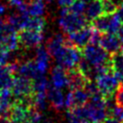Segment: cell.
I'll use <instances>...</instances> for the list:
<instances>
[{"mask_svg": "<svg viewBox=\"0 0 123 123\" xmlns=\"http://www.w3.org/2000/svg\"><path fill=\"white\" fill-rule=\"evenodd\" d=\"M59 65L62 66L66 70L77 67L78 63L83 58L82 50L71 45L62 46L53 57Z\"/></svg>", "mask_w": 123, "mask_h": 123, "instance_id": "obj_1", "label": "cell"}, {"mask_svg": "<svg viewBox=\"0 0 123 123\" xmlns=\"http://www.w3.org/2000/svg\"><path fill=\"white\" fill-rule=\"evenodd\" d=\"M86 20L87 18L83 14H77L68 8H62L59 18V25L63 32L70 34L86 26Z\"/></svg>", "mask_w": 123, "mask_h": 123, "instance_id": "obj_2", "label": "cell"}, {"mask_svg": "<svg viewBox=\"0 0 123 123\" xmlns=\"http://www.w3.org/2000/svg\"><path fill=\"white\" fill-rule=\"evenodd\" d=\"M95 82L97 84L99 91L105 98L112 97L115 94L118 86H120V81L116 78L112 71L97 77L95 79Z\"/></svg>", "mask_w": 123, "mask_h": 123, "instance_id": "obj_3", "label": "cell"}, {"mask_svg": "<svg viewBox=\"0 0 123 123\" xmlns=\"http://www.w3.org/2000/svg\"><path fill=\"white\" fill-rule=\"evenodd\" d=\"M81 50H82L83 57L92 66L107 63L110 62L109 53H107L100 45H95V44L89 43Z\"/></svg>", "mask_w": 123, "mask_h": 123, "instance_id": "obj_4", "label": "cell"}, {"mask_svg": "<svg viewBox=\"0 0 123 123\" xmlns=\"http://www.w3.org/2000/svg\"><path fill=\"white\" fill-rule=\"evenodd\" d=\"M93 32L92 26H85L84 28L68 34L66 38V44L75 46L79 49H83L90 42V37Z\"/></svg>", "mask_w": 123, "mask_h": 123, "instance_id": "obj_5", "label": "cell"}, {"mask_svg": "<svg viewBox=\"0 0 123 123\" xmlns=\"http://www.w3.org/2000/svg\"><path fill=\"white\" fill-rule=\"evenodd\" d=\"M89 94L85 88H78L74 90H70L64 100V107L68 110H72L76 107L85 106L89 101Z\"/></svg>", "mask_w": 123, "mask_h": 123, "instance_id": "obj_6", "label": "cell"}, {"mask_svg": "<svg viewBox=\"0 0 123 123\" xmlns=\"http://www.w3.org/2000/svg\"><path fill=\"white\" fill-rule=\"evenodd\" d=\"M12 91L13 96H15V98L34 95L35 92H34L33 80L26 77H22V76L15 77Z\"/></svg>", "mask_w": 123, "mask_h": 123, "instance_id": "obj_7", "label": "cell"}, {"mask_svg": "<svg viewBox=\"0 0 123 123\" xmlns=\"http://www.w3.org/2000/svg\"><path fill=\"white\" fill-rule=\"evenodd\" d=\"M19 44L26 48H32L36 46H39V44L43 40L42 32H37L32 30H21L18 33Z\"/></svg>", "mask_w": 123, "mask_h": 123, "instance_id": "obj_8", "label": "cell"}, {"mask_svg": "<svg viewBox=\"0 0 123 123\" xmlns=\"http://www.w3.org/2000/svg\"><path fill=\"white\" fill-rule=\"evenodd\" d=\"M121 40L116 34L104 33L101 36L99 45L109 54L112 55L114 53L119 52L121 46Z\"/></svg>", "mask_w": 123, "mask_h": 123, "instance_id": "obj_9", "label": "cell"}, {"mask_svg": "<svg viewBox=\"0 0 123 123\" xmlns=\"http://www.w3.org/2000/svg\"><path fill=\"white\" fill-rule=\"evenodd\" d=\"M67 77H68V87L71 90L78 88H85L86 83L89 80L77 67L67 70Z\"/></svg>", "mask_w": 123, "mask_h": 123, "instance_id": "obj_10", "label": "cell"}, {"mask_svg": "<svg viewBox=\"0 0 123 123\" xmlns=\"http://www.w3.org/2000/svg\"><path fill=\"white\" fill-rule=\"evenodd\" d=\"M51 83L52 86L58 88L68 86L67 70L61 65H56L51 70Z\"/></svg>", "mask_w": 123, "mask_h": 123, "instance_id": "obj_11", "label": "cell"}, {"mask_svg": "<svg viewBox=\"0 0 123 123\" xmlns=\"http://www.w3.org/2000/svg\"><path fill=\"white\" fill-rule=\"evenodd\" d=\"M49 52L43 46H37L36 51V63L40 75H44L49 67Z\"/></svg>", "mask_w": 123, "mask_h": 123, "instance_id": "obj_12", "label": "cell"}, {"mask_svg": "<svg viewBox=\"0 0 123 123\" xmlns=\"http://www.w3.org/2000/svg\"><path fill=\"white\" fill-rule=\"evenodd\" d=\"M47 98L50 101L52 107L57 111H62L64 107L65 97L61 90V88L55 86H49L47 90Z\"/></svg>", "mask_w": 123, "mask_h": 123, "instance_id": "obj_13", "label": "cell"}, {"mask_svg": "<svg viewBox=\"0 0 123 123\" xmlns=\"http://www.w3.org/2000/svg\"><path fill=\"white\" fill-rule=\"evenodd\" d=\"M17 72H18L19 76L26 77L31 80H34V79L37 78L38 76H40L35 61H28V62L21 63L18 67Z\"/></svg>", "mask_w": 123, "mask_h": 123, "instance_id": "obj_14", "label": "cell"}, {"mask_svg": "<svg viewBox=\"0 0 123 123\" xmlns=\"http://www.w3.org/2000/svg\"><path fill=\"white\" fill-rule=\"evenodd\" d=\"M102 14H104L102 0H90L86 10V17L87 18V20L93 21Z\"/></svg>", "mask_w": 123, "mask_h": 123, "instance_id": "obj_15", "label": "cell"}, {"mask_svg": "<svg viewBox=\"0 0 123 123\" xmlns=\"http://www.w3.org/2000/svg\"><path fill=\"white\" fill-rule=\"evenodd\" d=\"M110 64L113 74L121 83V79L123 75V54H121L120 52H117L111 55Z\"/></svg>", "mask_w": 123, "mask_h": 123, "instance_id": "obj_16", "label": "cell"}, {"mask_svg": "<svg viewBox=\"0 0 123 123\" xmlns=\"http://www.w3.org/2000/svg\"><path fill=\"white\" fill-rule=\"evenodd\" d=\"M66 43V38L62 34H57L54 37H52L48 43H47V50L50 54V56L54 57V55Z\"/></svg>", "mask_w": 123, "mask_h": 123, "instance_id": "obj_17", "label": "cell"}, {"mask_svg": "<svg viewBox=\"0 0 123 123\" xmlns=\"http://www.w3.org/2000/svg\"><path fill=\"white\" fill-rule=\"evenodd\" d=\"M15 76L9 71L5 64L0 70V89H12Z\"/></svg>", "mask_w": 123, "mask_h": 123, "instance_id": "obj_18", "label": "cell"}, {"mask_svg": "<svg viewBox=\"0 0 123 123\" xmlns=\"http://www.w3.org/2000/svg\"><path fill=\"white\" fill-rule=\"evenodd\" d=\"M45 0H30L28 4V12L32 17L41 16L45 11Z\"/></svg>", "mask_w": 123, "mask_h": 123, "instance_id": "obj_19", "label": "cell"}, {"mask_svg": "<svg viewBox=\"0 0 123 123\" xmlns=\"http://www.w3.org/2000/svg\"><path fill=\"white\" fill-rule=\"evenodd\" d=\"M111 14H102L92 21V27L100 33H109Z\"/></svg>", "mask_w": 123, "mask_h": 123, "instance_id": "obj_20", "label": "cell"}, {"mask_svg": "<svg viewBox=\"0 0 123 123\" xmlns=\"http://www.w3.org/2000/svg\"><path fill=\"white\" fill-rule=\"evenodd\" d=\"M44 27H45V20L41 16H37V17L30 16L24 25V29L37 31V32H42Z\"/></svg>", "mask_w": 123, "mask_h": 123, "instance_id": "obj_21", "label": "cell"}, {"mask_svg": "<svg viewBox=\"0 0 123 123\" xmlns=\"http://www.w3.org/2000/svg\"><path fill=\"white\" fill-rule=\"evenodd\" d=\"M34 92H47L50 85L48 80L44 77V75H40L37 78L33 80Z\"/></svg>", "mask_w": 123, "mask_h": 123, "instance_id": "obj_22", "label": "cell"}, {"mask_svg": "<svg viewBox=\"0 0 123 123\" xmlns=\"http://www.w3.org/2000/svg\"><path fill=\"white\" fill-rule=\"evenodd\" d=\"M46 99H48L47 92H35L33 95L34 108L38 111L44 110L46 107Z\"/></svg>", "mask_w": 123, "mask_h": 123, "instance_id": "obj_23", "label": "cell"}, {"mask_svg": "<svg viewBox=\"0 0 123 123\" xmlns=\"http://www.w3.org/2000/svg\"><path fill=\"white\" fill-rule=\"evenodd\" d=\"M72 12L77 14H83L86 10V4L84 0H75L74 3L68 8Z\"/></svg>", "mask_w": 123, "mask_h": 123, "instance_id": "obj_24", "label": "cell"}, {"mask_svg": "<svg viewBox=\"0 0 123 123\" xmlns=\"http://www.w3.org/2000/svg\"><path fill=\"white\" fill-rule=\"evenodd\" d=\"M102 2L104 7V14H112L116 12L118 5H116L113 0H102Z\"/></svg>", "mask_w": 123, "mask_h": 123, "instance_id": "obj_25", "label": "cell"}, {"mask_svg": "<svg viewBox=\"0 0 123 123\" xmlns=\"http://www.w3.org/2000/svg\"><path fill=\"white\" fill-rule=\"evenodd\" d=\"M109 114L115 119H117L120 122H123V107H120L118 105H115L110 111Z\"/></svg>", "mask_w": 123, "mask_h": 123, "instance_id": "obj_26", "label": "cell"}, {"mask_svg": "<svg viewBox=\"0 0 123 123\" xmlns=\"http://www.w3.org/2000/svg\"><path fill=\"white\" fill-rule=\"evenodd\" d=\"M67 121L68 123H89V121L84 117L78 116L75 113H73L71 111H68L67 112Z\"/></svg>", "mask_w": 123, "mask_h": 123, "instance_id": "obj_27", "label": "cell"}, {"mask_svg": "<svg viewBox=\"0 0 123 123\" xmlns=\"http://www.w3.org/2000/svg\"><path fill=\"white\" fill-rule=\"evenodd\" d=\"M114 100H115L116 105L123 107V84H120V86H118L114 94Z\"/></svg>", "mask_w": 123, "mask_h": 123, "instance_id": "obj_28", "label": "cell"}, {"mask_svg": "<svg viewBox=\"0 0 123 123\" xmlns=\"http://www.w3.org/2000/svg\"><path fill=\"white\" fill-rule=\"evenodd\" d=\"M57 1H58L59 5L61 7H62V8H69L74 3L75 0H57Z\"/></svg>", "mask_w": 123, "mask_h": 123, "instance_id": "obj_29", "label": "cell"}, {"mask_svg": "<svg viewBox=\"0 0 123 123\" xmlns=\"http://www.w3.org/2000/svg\"><path fill=\"white\" fill-rule=\"evenodd\" d=\"M116 13H117V15L119 16L120 20L123 22V2H121V3L118 5V8H117Z\"/></svg>", "mask_w": 123, "mask_h": 123, "instance_id": "obj_30", "label": "cell"}, {"mask_svg": "<svg viewBox=\"0 0 123 123\" xmlns=\"http://www.w3.org/2000/svg\"><path fill=\"white\" fill-rule=\"evenodd\" d=\"M9 3H10L11 6L18 8L20 5H22V4L25 3V2H24L23 0H9Z\"/></svg>", "mask_w": 123, "mask_h": 123, "instance_id": "obj_31", "label": "cell"}, {"mask_svg": "<svg viewBox=\"0 0 123 123\" xmlns=\"http://www.w3.org/2000/svg\"><path fill=\"white\" fill-rule=\"evenodd\" d=\"M102 123H120V121H118L117 119H115L114 117L110 115V116H107Z\"/></svg>", "mask_w": 123, "mask_h": 123, "instance_id": "obj_32", "label": "cell"}, {"mask_svg": "<svg viewBox=\"0 0 123 123\" xmlns=\"http://www.w3.org/2000/svg\"><path fill=\"white\" fill-rule=\"evenodd\" d=\"M117 36L119 37L121 42H123V24L121 25V27H120V29H119V31H118V33H117Z\"/></svg>", "mask_w": 123, "mask_h": 123, "instance_id": "obj_33", "label": "cell"}, {"mask_svg": "<svg viewBox=\"0 0 123 123\" xmlns=\"http://www.w3.org/2000/svg\"><path fill=\"white\" fill-rule=\"evenodd\" d=\"M45 1H46L47 3H51V2H53L54 0H45Z\"/></svg>", "mask_w": 123, "mask_h": 123, "instance_id": "obj_34", "label": "cell"}, {"mask_svg": "<svg viewBox=\"0 0 123 123\" xmlns=\"http://www.w3.org/2000/svg\"><path fill=\"white\" fill-rule=\"evenodd\" d=\"M121 83L123 84V75H122V79H121Z\"/></svg>", "mask_w": 123, "mask_h": 123, "instance_id": "obj_35", "label": "cell"}, {"mask_svg": "<svg viewBox=\"0 0 123 123\" xmlns=\"http://www.w3.org/2000/svg\"><path fill=\"white\" fill-rule=\"evenodd\" d=\"M45 123H52V122H51V121H46Z\"/></svg>", "mask_w": 123, "mask_h": 123, "instance_id": "obj_36", "label": "cell"}, {"mask_svg": "<svg viewBox=\"0 0 123 123\" xmlns=\"http://www.w3.org/2000/svg\"><path fill=\"white\" fill-rule=\"evenodd\" d=\"M84 1H86H86H90V0H84Z\"/></svg>", "mask_w": 123, "mask_h": 123, "instance_id": "obj_37", "label": "cell"}, {"mask_svg": "<svg viewBox=\"0 0 123 123\" xmlns=\"http://www.w3.org/2000/svg\"><path fill=\"white\" fill-rule=\"evenodd\" d=\"M122 123H123V122H122Z\"/></svg>", "mask_w": 123, "mask_h": 123, "instance_id": "obj_38", "label": "cell"}]
</instances>
